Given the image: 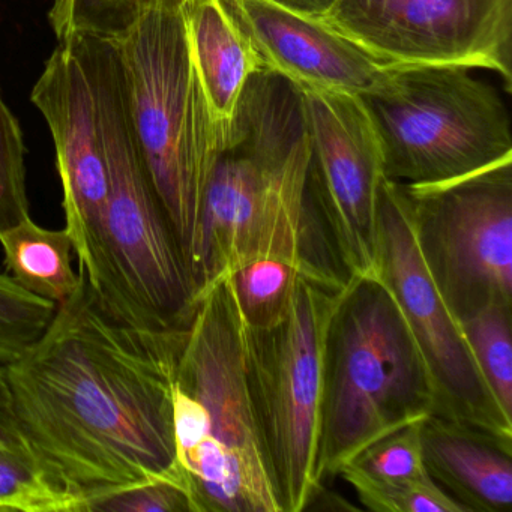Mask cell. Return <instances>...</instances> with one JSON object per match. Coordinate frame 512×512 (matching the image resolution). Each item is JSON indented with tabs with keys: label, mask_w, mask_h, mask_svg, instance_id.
<instances>
[{
	"label": "cell",
	"mask_w": 512,
	"mask_h": 512,
	"mask_svg": "<svg viewBox=\"0 0 512 512\" xmlns=\"http://www.w3.org/2000/svg\"><path fill=\"white\" fill-rule=\"evenodd\" d=\"M158 0H55L50 25L58 40L92 35L101 40L124 37Z\"/></svg>",
	"instance_id": "obj_22"
},
{
	"label": "cell",
	"mask_w": 512,
	"mask_h": 512,
	"mask_svg": "<svg viewBox=\"0 0 512 512\" xmlns=\"http://www.w3.org/2000/svg\"><path fill=\"white\" fill-rule=\"evenodd\" d=\"M58 305L20 287L0 272V361L22 355L49 325Z\"/></svg>",
	"instance_id": "obj_23"
},
{
	"label": "cell",
	"mask_w": 512,
	"mask_h": 512,
	"mask_svg": "<svg viewBox=\"0 0 512 512\" xmlns=\"http://www.w3.org/2000/svg\"><path fill=\"white\" fill-rule=\"evenodd\" d=\"M85 512H197V508L187 485L154 479L89 499Z\"/></svg>",
	"instance_id": "obj_25"
},
{
	"label": "cell",
	"mask_w": 512,
	"mask_h": 512,
	"mask_svg": "<svg viewBox=\"0 0 512 512\" xmlns=\"http://www.w3.org/2000/svg\"><path fill=\"white\" fill-rule=\"evenodd\" d=\"M319 22L385 70L493 71L512 91V0H335Z\"/></svg>",
	"instance_id": "obj_11"
},
{
	"label": "cell",
	"mask_w": 512,
	"mask_h": 512,
	"mask_svg": "<svg viewBox=\"0 0 512 512\" xmlns=\"http://www.w3.org/2000/svg\"><path fill=\"white\" fill-rule=\"evenodd\" d=\"M97 47L98 38L92 35H71L59 41L31 95L55 140L65 230L73 239L79 271L94 290L103 274L104 215L109 199Z\"/></svg>",
	"instance_id": "obj_13"
},
{
	"label": "cell",
	"mask_w": 512,
	"mask_h": 512,
	"mask_svg": "<svg viewBox=\"0 0 512 512\" xmlns=\"http://www.w3.org/2000/svg\"><path fill=\"white\" fill-rule=\"evenodd\" d=\"M365 509L376 512H466L434 479L401 485H352Z\"/></svg>",
	"instance_id": "obj_26"
},
{
	"label": "cell",
	"mask_w": 512,
	"mask_h": 512,
	"mask_svg": "<svg viewBox=\"0 0 512 512\" xmlns=\"http://www.w3.org/2000/svg\"><path fill=\"white\" fill-rule=\"evenodd\" d=\"M353 277L302 274L277 325H245V355L266 457L283 512L322 491L320 433L329 328Z\"/></svg>",
	"instance_id": "obj_7"
},
{
	"label": "cell",
	"mask_w": 512,
	"mask_h": 512,
	"mask_svg": "<svg viewBox=\"0 0 512 512\" xmlns=\"http://www.w3.org/2000/svg\"><path fill=\"white\" fill-rule=\"evenodd\" d=\"M83 506L34 452L0 445V511L83 512Z\"/></svg>",
	"instance_id": "obj_19"
},
{
	"label": "cell",
	"mask_w": 512,
	"mask_h": 512,
	"mask_svg": "<svg viewBox=\"0 0 512 512\" xmlns=\"http://www.w3.org/2000/svg\"><path fill=\"white\" fill-rule=\"evenodd\" d=\"M7 274L32 295L59 305L82 281L73 269V239L67 230L38 226L31 217L0 233Z\"/></svg>",
	"instance_id": "obj_17"
},
{
	"label": "cell",
	"mask_w": 512,
	"mask_h": 512,
	"mask_svg": "<svg viewBox=\"0 0 512 512\" xmlns=\"http://www.w3.org/2000/svg\"><path fill=\"white\" fill-rule=\"evenodd\" d=\"M265 67L299 91L365 95L385 77L370 56L317 19L269 0H220Z\"/></svg>",
	"instance_id": "obj_14"
},
{
	"label": "cell",
	"mask_w": 512,
	"mask_h": 512,
	"mask_svg": "<svg viewBox=\"0 0 512 512\" xmlns=\"http://www.w3.org/2000/svg\"><path fill=\"white\" fill-rule=\"evenodd\" d=\"M269 2H274L280 7L311 19H319L335 4V0H269Z\"/></svg>",
	"instance_id": "obj_28"
},
{
	"label": "cell",
	"mask_w": 512,
	"mask_h": 512,
	"mask_svg": "<svg viewBox=\"0 0 512 512\" xmlns=\"http://www.w3.org/2000/svg\"><path fill=\"white\" fill-rule=\"evenodd\" d=\"M400 185L422 257L455 317L512 307V161L442 184Z\"/></svg>",
	"instance_id": "obj_9"
},
{
	"label": "cell",
	"mask_w": 512,
	"mask_h": 512,
	"mask_svg": "<svg viewBox=\"0 0 512 512\" xmlns=\"http://www.w3.org/2000/svg\"><path fill=\"white\" fill-rule=\"evenodd\" d=\"M182 5L158 0L115 44L134 140L190 269L218 148Z\"/></svg>",
	"instance_id": "obj_6"
},
{
	"label": "cell",
	"mask_w": 512,
	"mask_h": 512,
	"mask_svg": "<svg viewBox=\"0 0 512 512\" xmlns=\"http://www.w3.org/2000/svg\"><path fill=\"white\" fill-rule=\"evenodd\" d=\"M176 460L197 512H283L245 355V325L224 277L199 296L172 379Z\"/></svg>",
	"instance_id": "obj_3"
},
{
	"label": "cell",
	"mask_w": 512,
	"mask_h": 512,
	"mask_svg": "<svg viewBox=\"0 0 512 512\" xmlns=\"http://www.w3.org/2000/svg\"><path fill=\"white\" fill-rule=\"evenodd\" d=\"M460 325L488 391L503 415L512 419L511 305H490Z\"/></svg>",
	"instance_id": "obj_21"
},
{
	"label": "cell",
	"mask_w": 512,
	"mask_h": 512,
	"mask_svg": "<svg viewBox=\"0 0 512 512\" xmlns=\"http://www.w3.org/2000/svg\"><path fill=\"white\" fill-rule=\"evenodd\" d=\"M182 11L220 152L232 142L248 80L266 70L220 0H184Z\"/></svg>",
	"instance_id": "obj_16"
},
{
	"label": "cell",
	"mask_w": 512,
	"mask_h": 512,
	"mask_svg": "<svg viewBox=\"0 0 512 512\" xmlns=\"http://www.w3.org/2000/svg\"><path fill=\"white\" fill-rule=\"evenodd\" d=\"M80 274L76 292L56 307L43 334L7 362L23 437L85 503L154 479L185 484L172 379L187 326L134 328L107 310Z\"/></svg>",
	"instance_id": "obj_1"
},
{
	"label": "cell",
	"mask_w": 512,
	"mask_h": 512,
	"mask_svg": "<svg viewBox=\"0 0 512 512\" xmlns=\"http://www.w3.org/2000/svg\"><path fill=\"white\" fill-rule=\"evenodd\" d=\"M361 97L389 181L442 184L512 161L508 109L496 89L467 68L388 70Z\"/></svg>",
	"instance_id": "obj_8"
},
{
	"label": "cell",
	"mask_w": 512,
	"mask_h": 512,
	"mask_svg": "<svg viewBox=\"0 0 512 512\" xmlns=\"http://www.w3.org/2000/svg\"><path fill=\"white\" fill-rule=\"evenodd\" d=\"M265 256L347 277L311 194L301 95L272 73L248 80L232 142L215 157L203 191L190 257L196 301L242 263Z\"/></svg>",
	"instance_id": "obj_2"
},
{
	"label": "cell",
	"mask_w": 512,
	"mask_h": 512,
	"mask_svg": "<svg viewBox=\"0 0 512 512\" xmlns=\"http://www.w3.org/2000/svg\"><path fill=\"white\" fill-rule=\"evenodd\" d=\"M22 128L0 94V233L29 215Z\"/></svg>",
	"instance_id": "obj_24"
},
{
	"label": "cell",
	"mask_w": 512,
	"mask_h": 512,
	"mask_svg": "<svg viewBox=\"0 0 512 512\" xmlns=\"http://www.w3.org/2000/svg\"><path fill=\"white\" fill-rule=\"evenodd\" d=\"M299 95L310 143V190L329 247L347 277L379 278L380 191L386 176L370 112L361 95Z\"/></svg>",
	"instance_id": "obj_12"
},
{
	"label": "cell",
	"mask_w": 512,
	"mask_h": 512,
	"mask_svg": "<svg viewBox=\"0 0 512 512\" xmlns=\"http://www.w3.org/2000/svg\"><path fill=\"white\" fill-rule=\"evenodd\" d=\"M302 274L310 272L289 260L268 256L256 257L233 269L226 278L247 328L266 329L281 322Z\"/></svg>",
	"instance_id": "obj_18"
},
{
	"label": "cell",
	"mask_w": 512,
	"mask_h": 512,
	"mask_svg": "<svg viewBox=\"0 0 512 512\" xmlns=\"http://www.w3.org/2000/svg\"><path fill=\"white\" fill-rule=\"evenodd\" d=\"M422 446L431 478L466 512H511L512 446L434 415L422 422Z\"/></svg>",
	"instance_id": "obj_15"
},
{
	"label": "cell",
	"mask_w": 512,
	"mask_h": 512,
	"mask_svg": "<svg viewBox=\"0 0 512 512\" xmlns=\"http://www.w3.org/2000/svg\"><path fill=\"white\" fill-rule=\"evenodd\" d=\"M379 277L397 299L421 350L436 415L512 446V419L488 391L460 320L434 283L401 185L385 179L379 206Z\"/></svg>",
	"instance_id": "obj_10"
},
{
	"label": "cell",
	"mask_w": 512,
	"mask_h": 512,
	"mask_svg": "<svg viewBox=\"0 0 512 512\" xmlns=\"http://www.w3.org/2000/svg\"><path fill=\"white\" fill-rule=\"evenodd\" d=\"M338 476L352 485H401L428 481L422 446V422L407 425L362 449Z\"/></svg>",
	"instance_id": "obj_20"
},
{
	"label": "cell",
	"mask_w": 512,
	"mask_h": 512,
	"mask_svg": "<svg viewBox=\"0 0 512 512\" xmlns=\"http://www.w3.org/2000/svg\"><path fill=\"white\" fill-rule=\"evenodd\" d=\"M0 445L17 446L31 451L14 412L13 397L8 385L7 362L4 361H0Z\"/></svg>",
	"instance_id": "obj_27"
},
{
	"label": "cell",
	"mask_w": 512,
	"mask_h": 512,
	"mask_svg": "<svg viewBox=\"0 0 512 512\" xmlns=\"http://www.w3.org/2000/svg\"><path fill=\"white\" fill-rule=\"evenodd\" d=\"M433 415V382L397 299L380 277L353 278L329 328L323 478L371 443Z\"/></svg>",
	"instance_id": "obj_5"
},
{
	"label": "cell",
	"mask_w": 512,
	"mask_h": 512,
	"mask_svg": "<svg viewBox=\"0 0 512 512\" xmlns=\"http://www.w3.org/2000/svg\"><path fill=\"white\" fill-rule=\"evenodd\" d=\"M98 101L109 169L103 274L97 289L119 320L152 332L185 328L196 290L134 140L115 41L98 38Z\"/></svg>",
	"instance_id": "obj_4"
}]
</instances>
